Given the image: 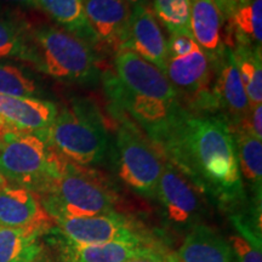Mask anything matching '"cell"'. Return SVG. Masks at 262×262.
Wrapping results in <instances>:
<instances>
[{
    "label": "cell",
    "mask_w": 262,
    "mask_h": 262,
    "mask_svg": "<svg viewBox=\"0 0 262 262\" xmlns=\"http://www.w3.org/2000/svg\"><path fill=\"white\" fill-rule=\"evenodd\" d=\"M41 139L66 162L84 168L103 163L110 152L103 118L93 103L84 100H73L58 110Z\"/></svg>",
    "instance_id": "3957f363"
},
{
    "label": "cell",
    "mask_w": 262,
    "mask_h": 262,
    "mask_svg": "<svg viewBox=\"0 0 262 262\" xmlns=\"http://www.w3.org/2000/svg\"><path fill=\"white\" fill-rule=\"evenodd\" d=\"M33 262H52V260H51L50 257L48 256L47 254H45V253H42V254L40 255V256H38V257L35 258V260L33 261Z\"/></svg>",
    "instance_id": "836d02e7"
},
{
    "label": "cell",
    "mask_w": 262,
    "mask_h": 262,
    "mask_svg": "<svg viewBox=\"0 0 262 262\" xmlns=\"http://www.w3.org/2000/svg\"><path fill=\"white\" fill-rule=\"evenodd\" d=\"M0 226L42 235L54 228L55 222L37 193L5 182L0 185Z\"/></svg>",
    "instance_id": "7c38bea8"
},
{
    "label": "cell",
    "mask_w": 262,
    "mask_h": 262,
    "mask_svg": "<svg viewBox=\"0 0 262 262\" xmlns=\"http://www.w3.org/2000/svg\"><path fill=\"white\" fill-rule=\"evenodd\" d=\"M126 262H171V257H165L163 251H160V253L146 255V256L131 258V260H127Z\"/></svg>",
    "instance_id": "4dcf8cb0"
},
{
    "label": "cell",
    "mask_w": 262,
    "mask_h": 262,
    "mask_svg": "<svg viewBox=\"0 0 262 262\" xmlns=\"http://www.w3.org/2000/svg\"><path fill=\"white\" fill-rule=\"evenodd\" d=\"M29 63L68 83L95 84L102 74L96 50L58 26L45 25L31 32Z\"/></svg>",
    "instance_id": "277c9868"
},
{
    "label": "cell",
    "mask_w": 262,
    "mask_h": 262,
    "mask_svg": "<svg viewBox=\"0 0 262 262\" xmlns=\"http://www.w3.org/2000/svg\"><path fill=\"white\" fill-rule=\"evenodd\" d=\"M166 48H168V57L176 58L187 56L199 47L191 33H175L170 34V38L166 40Z\"/></svg>",
    "instance_id": "f1b7e54d"
},
{
    "label": "cell",
    "mask_w": 262,
    "mask_h": 262,
    "mask_svg": "<svg viewBox=\"0 0 262 262\" xmlns=\"http://www.w3.org/2000/svg\"><path fill=\"white\" fill-rule=\"evenodd\" d=\"M164 74L183 110L189 113L219 114L211 93L214 63L201 48L187 56L168 58Z\"/></svg>",
    "instance_id": "52a82bcc"
},
{
    "label": "cell",
    "mask_w": 262,
    "mask_h": 262,
    "mask_svg": "<svg viewBox=\"0 0 262 262\" xmlns=\"http://www.w3.org/2000/svg\"><path fill=\"white\" fill-rule=\"evenodd\" d=\"M212 2L215 3V5L220 10L221 15L224 16L225 22L231 17L238 6L237 0H212Z\"/></svg>",
    "instance_id": "f546056e"
},
{
    "label": "cell",
    "mask_w": 262,
    "mask_h": 262,
    "mask_svg": "<svg viewBox=\"0 0 262 262\" xmlns=\"http://www.w3.org/2000/svg\"><path fill=\"white\" fill-rule=\"evenodd\" d=\"M38 196L54 221L110 214L119 202L112 185L100 172L66 160L60 175Z\"/></svg>",
    "instance_id": "7a4b0ae2"
},
{
    "label": "cell",
    "mask_w": 262,
    "mask_h": 262,
    "mask_svg": "<svg viewBox=\"0 0 262 262\" xmlns=\"http://www.w3.org/2000/svg\"><path fill=\"white\" fill-rule=\"evenodd\" d=\"M114 113L119 122L114 143L118 178L140 195L155 198L165 158L130 118L118 111Z\"/></svg>",
    "instance_id": "8992f818"
},
{
    "label": "cell",
    "mask_w": 262,
    "mask_h": 262,
    "mask_svg": "<svg viewBox=\"0 0 262 262\" xmlns=\"http://www.w3.org/2000/svg\"><path fill=\"white\" fill-rule=\"evenodd\" d=\"M205 194L187 175L165 159L155 198L158 199L163 219L175 231H189L203 224Z\"/></svg>",
    "instance_id": "ba28073f"
},
{
    "label": "cell",
    "mask_w": 262,
    "mask_h": 262,
    "mask_svg": "<svg viewBox=\"0 0 262 262\" xmlns=\"http://www.w3.org/2000/svg\"><path fill=\"white\" fill-rule=\"evenodd\" d=\"M237 3H238V2H237Z\"/></svg>",
    "instance_id": "74e56055"
},
{
    "label": "cell",
    "mask_w": 262,
    "mask_h": 262,
    "mask_svg": "<svg viewBox=\"0 0 262 262\" xmlns=\"http://www.w3.org/2000/svg\"><path fill=\"white\" fill-rule=\"evenodd\" d=\"M156 146L221 208L239 210L248 202L234 136L224 116L189 113L182 108Z\"/></svg>",
    "instance_id": "6da1fadb"
},
{
    "label": "cell",
    "mask_w": 262,
    "mask_h": 262,
    "mask_svg": "<svg viewBox=\"0 0 262 262\" xmlns=\"http://www.w3.org/2000/svg\"><path fill=\"white\" fill-rule=\"evenodd\" d=\"M152 10L170 34L191 33L189 0H152Z\"/></svg>",
    "instance_id": "83f0119b"
},
{
    "label": "cell",
    "mask_w": 262,
    "mask_h": 262,
    "mask_svg": "<svg viewBox=\"0 0 262 262\" xmlns=\"http://www.w3.org/2000/svg\"><path fill=\"white\" fill-rule=\"evenodd\" d=\"M37 8L50 16L58 27L97 50V39L85 15L83 0H37Z\"/></svg>",
    "instance_id": "44dd1931"
},
{
    "label": "cell",
    "mask_w": 262,
    "mask_h": 262,
    "mask_svg": "<svg viewBox=\"0 0 262 262\" xmlns=\"http://www.w3.org/2000/svg\"><path fill=\"white\" fill-rule=\"evenodd\" d=\"M114 74L134 94L166 103H180L178 94L164 72L129 49L114 54Z\"/></svg>",
    "instance_id": "8fae6325"
},
{
    "label": "cell",
    "mask_w": 262,
    "mask_h": 262,
    "mask_svg": "<svg viewBox=\"0 0 262 262\" xmlns=\"http://www.w3.org/2000/svg\"><path fill=\"white\" fill-rule=\"evenodd\" d=\"M4 58H31V32L16 19L0 18V60Z\"/></svg>",
    "instance_id": "d4e9b609"
},
{
    "label": "cell",
    "mask_w": 262,
    "mask_h": 262,
    "mask_svg": "<svg viewBox=\"0 0 262 262\" xmlns=\"http://www.w3.org/2000/svg\"><path fill=\"white\" fill-rule=\"evenodd\" d=\"M124 2H126L130 8L133 9L135 8V6H140V5H149V3L152 2V0H124Z\"/></svg>",
    "instance_id": "d6a6232c"
},
{
    "label": "cell",
    "mask_w": 262,
    "mask_h": 262,
    "mask_svg": "<svg viewBox=\"0 0 262 262\" xmlns=\"http://www.w3.org/2000/svg\"><path fill=\"white\" fill-rule=\"evenodd\" d=\"M232 221L238 233L229 237L233 258L238 262H262L261 235H257L256 228L239 214L232 216Z\"/></svg>",
    "instance_id": "484cf974"
},
{
    "label": "cell",
    "mask_w": 262,
    "mask_h": 262,
    "mask_svg": "<svg viewBox=\"0 0 262 262\" xmlns=\"http://www.w3.org/2000/svg\"><path fill=\"white\" fill-rule=\"evenodd\" d=\"M64 159L34 134L0 137V175L10 185L41 193L63 168Z\"/></svg>",
    "instance_id": "5b68a950"
},
{
    "label": "cell",
    "mask_w": 262,
    "mask_h": 262,
    "mask_svg": "<svg viewBox=\"0 0 262 262\" xmlns=\"http://www.w3.org/2000/svg\"><path fill=\"white\" fill-rule=\"evenodd\" d=\"M160 250L150 242H112L104 244L64 243L66 260L72 262H126Z\"/></svg>",
    "instance_id": "d6986e66"
},
{
    "label": "cell",
    "mask_w": 262,
    "mask_h": 262,
    "mask_svg": "<svg viewBox=\"0 0 262 262\" xmlns=\"http://www.w3.org/2000/svg\"><path fill=\"white\" fill-rule=\"evenodd\" d=\"M6 181L4 180V178H3L2 175H0V185H3V183H5Z\"/></svg>",
    "instance_id": "e575fe53"
},
{
    "label": "cell",
    "mask_w": 262,
    "mask_h": 262,
    "mask_svg": "<svg viewBox=\"0 0 262 262\" xmlns=\"http://www.w3.org/2000/svg\"><path fill=\"white\" fill-rule=\"evenodd\" d=\"M214 63L211 93L217 113L224 116L233 127L247 116L250 104L245 94L241 74L231 48L226 47L224 54Z\"/></svg>",
    "instance_id": "9a60e30c"
},
{
    "label": "cell",
    "mask_w": 262,
    "mask_h": 262,
    "mask_svg": "<svg viewBox=\"0 0 262 262\" xmlns=\"http://www.w3.org/2000/svg\"><path fill=\"white\" fill-rule=\"evenodd\" d=\"M63 262H72V261H67V260H66V261H63Z\"/></svg>",
    "instance_id": "8d00e7d4"
},
{
    "label": "cell",
    "mask_w": 262,
    "mask_h": 262,
    "mask_svg": "<svg viewBox=\"0 0 262 262\" xmlns=\"http://www.w3.org/2000/svg\"><path fill=\"white\" fill-rule=\"evenodd\" d=\"M232 51L250 108L258 106L262 103L261 49L234 47Z\"/></svg>",
    "instance_id": "cb8c5ba5"
},
{
    "label": "cell",
    "mask_w": 262,
    "mask_h": 262,
    "mask_svg": "<svg viewBox=\"0 0 262 262\" xmlns=\"http://www.w3.org/2000/svg\"><path fill=\"white\" fill-rule=\"evenodd\" d=\"M41 234L0 226V262H33L44 253Z\"/></svg>",
    "instance_id": "603a6c76"
},
{
    "label": "cell",
    "mask_w": 262,
    "mask_h": 262,
    "mask_svg": "<svg viewBox=\"0 0 262 262\" xmlns=\"http://www.w3.org/2000/svg\"><path fill=\"white\" fill-rule=\"evenodd\" d=\"M237 148L239 171L245 191L251 193L255 205L261 206L262 140L241 130H232Z\"/></svg>",
    "instance_id": "7402d4cb"
},
{
    "label": "cell",
    "mask_w": 262,
    "mask_h": 262,
    "mask_svg": "<svg viewBox=\"0 0 262 262\" xmlns=\"http://www.w3.org/2000/svg\"><path fill=\"white\" fill-rule=\"evenodd\" d=\"M237 2H238V4H242V3H245L247 0H237Z\"/></svg>",
    "instance_id": "d590c367"
},
{
    "label": "cell",
    "mask_w": 262,
    "mask_h": 262,
    "mask_svg": "<svg viewBox=\"0 0 262 262\" xmlns=\"http://www.w3.org/2000/svg\"><path fill=\"white\" fill-rule=\"evenodd\" d=\"M164 72L168 62V48L162 27L149 5L131 9L129 37L125 48Z\"/></svg>",
    "instance_id": "2e32d148"
},
{
    "label": "cell",
    "mask_w": 262,
    "mask_h": 262,
    "mask_svg": "<svg viewBox=\"0 0 262 262\" xmlns=\"http://www.w3.org/2000/svg\"><path fill=\"white\" fill-rule=\"evenodd\" d=\"M0 4L22 6V8H37V0H0Z\"/></svg>",
    "instance_id": "1f68e13d"
},
{
    "label": "cell",
    "mask_w": 262,
    "mask_h": 262,
    "mask_svg": "<svg viewBox=\"0 0 262 262\" xmlns=\"http://www.w3.org/2000/svg\"><path fill=\"white\" fill-rule=\"evenodd\" d=\"M58 108L49 100L0 95V137L5 134L42 136L57 116Z\"/></svg>",
    "instance_id": "4fadbf2b"
},
{
    "label": "cell",
    "mask_w": 262,
    "mask_h": 262,
    "mask_svg": "<svg viewBox=\"0 0 262 262\" xmlns=\"http://www.w3.org/2000/svg\"><path fill=\"white\" fill-rule=\"evenodd\" d=\"M54 222L58 233L68 243L90 245L112 242H149L137 224L117 211L89 217L58 219Z\"/></svg>",
    "instance_id": "30bf717a"
},
{
    "label": "cell",
    "mask_w": 262,
    "mask_h": 262,
    "mask_svg": "<svg viewBox=\"0 0 262 262\" xmlns=\"http://www.w3.org/2000/svg\"><path fill=\"white\" fill-rule=\"evenodd\" d=\"M189 28L198 47L211 61L224 54L225 19L212 0H189Z\"/></svg>",
    "instance_id": "e0dca14e"
},
{
    "label": "cell",
    "mask_w": 262,
    "mask_h": 262,
    "mask_svg": "<svg viewBox=\"0 0 262 262\" xmlns=\"http://www.w3.org/2000/svg\"><path fill=\"white\" fill-rule=\"evenodd\" d=\"M0 95L18 97L42 96V88L31 74L17 66L0 62Z\"/></svg>",
    "instance_id": "4316f807"
},
{
    "label": "cell",
    "mask_w": 262,
    "mask_h": 262,
    "mask_svg": "<svg viewBox=\"0 0 262 262\" xmlns=\"http://www.w3.org/2000/svg\"><path fill=\"white\" fill-rule=\"evenodd\" d=\"M101 79L114 111L130 117V120L145 131L146 136L155 146L182 111L180 103H166L134 94L120 83L112 71L103 72Z\"/></svg>",
    "instance_id": "9c48e42d"
},
{
    "label": "cell",
    "mask_w": 262,
    "mask_h": 262,
    "mask_svg": "<svg viewBox=\"0 0 262 262\" xmlns=\"http://www.w3.org/2000/svg\"><path fill=\"white\" fill-rule=\"evenodd\" d=\"M231 247L215 229L199 224L189 229L171 262H233Z\"/></svg>",
    "instance_id": "ac0fdd59"
},
{
    "label": "cell",
    "mask_w": 262,
    "mask_h": 262,
    "mask_svg": "<svg viewBox=\"0 0 262 262\" xmlns=\"http://www.w3.org/2000/svg\"><path fill=\"white\" fill-rule=\"evenodd\" d=\"M262 0H247L225 22V45L261 49Z\"/></svg>",
    "instance_id": "ffe728a7"
},
{
    "label": "cell",
    "mask_w": 262,
    "mask_h": 262,
    "mask_svg": "<svg viewBox=\"0 0 262 262\" xmlns=\"http://www.w3.org/2000/svg\"><path fill=\"white\" fill-rule=\"evenodd\" d=\"M84 11L97 39V50L117 54L129 37L131 8L124 0H83Z\"/></svg>",
    "instance_id": "5bb4252c"
}]
</instances>
